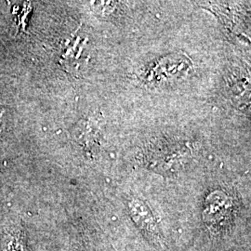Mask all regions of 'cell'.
I'll return each instance as SVG.
<instances>
[{
    "label": "cell",
    "mask_w": 251,
    "mask_h": 251,
    "mask_svg": "<svg viewBox=\"0 0 251 251\" xmlns=\"http://www.w3.org/2000/svg\"><path fill=\"white\" fill-rule=\"evenodd\" d=\"M93 4L94 10L101 16L110 15L117 7L116 2H94Z\"/></svg>",
    "instance_id": "obj_3"
},
{
    "label": "cell",
    "mask_w": 251,
    "mask_h": 251,
    "mask_svg": "<svg viewBox=\"0 0 251 251\" xmlns=\"http://www.w3.org/2000/svg\"><path fill=\"white\" fill-rule=\"evenodd\" d=\"M12 236L11 240L8 244V251H25V244L22 241L21 236Z\"/></svg>",
    "instance_id": "obj_4"
},
{
    "label": "cell",
    "mask_w": 251,
    "mask_h": 251,
    "mask_svg": "<svg viewBox=\"0 0 251 251\" xmlns=\"http://www.w3.org/2000/svg\"><path fill=\"white\" fill-rule=\"evenodd\" d=\"M228 86L229 91L232 95V99L237 102L247 101L250 100V82L248 76L241 75V73L233 72L228 77Z\"/></svg>",
    "instance_id": "obj_2"
},
{
    "label": "cell",
    "mask_w": 251,
    "mask_h": 251,
    "mask_svg": "<svg viewBox=\"0 0 251 251\" xmlns=\"http://www.w3.org/2000/svg\"><path fill=\"white\" fill-rule=\"evenodd\" d=\"M187 144H160L155 146L147 155V163L152 170L159 172H175L179 171L191 156Z\"/></svg>",
    "instance_id": "obj_1"
},
{
    "label": "cell",
    "mask_w": 251,
    "mask_h": 251,
    "mask_svg": "<svg viewBox=\"0 0 251 251\" xmlns=\"http://www.w3.org/2000/svg\"><path fill=\"white\" fill-rule=\"evenodd\" d=\"M2 124H3V120H2V117H1V115H0V129L2 127Z\"/></svg>",
    "instance_id": "obj_5"
}]
</instances>
